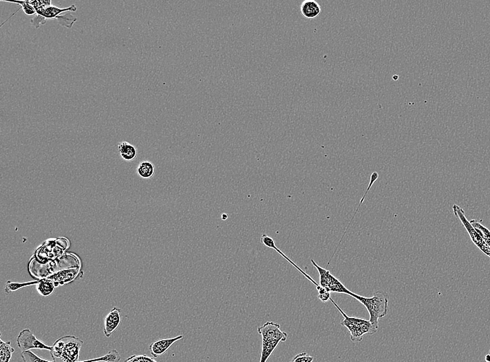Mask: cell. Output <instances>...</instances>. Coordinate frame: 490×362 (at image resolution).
Returning a JSON list of instances; mask_svg holds the SVG:
<instances>
[{
	"instance_id": "1",
	"label": "cell",
	"mask_w": 490,
	"mask_h": 362,
	"mask_svg": "<svg viewBox=\"0 0 490 362\" xmlns=\"http://www.w3.org/2000/svg\"><path fill=\"white\" fill-rule=\"evenodd\" d=\"M78 8L75 4L71 5L67 8H61L59 7L52 6L47 7H41L36 10V16L33 17L31 20V25L36 29H38L46 23V20L48 19L50 20H56L60 25L71 29L74 25L75 22L78 19L73 16L71 13H66L62 15V13L66 12H76Z\"/></svg>"
},
{
	"instance_id": "2",
	"label": "cell",
	"mask_w": 490,
	"mask_h": 362,
	"mask_svg": "<svg viewBox=\"0 0 490 362\" xmlns=\"http://www.w3.org/2000/svg\"><path fill=\"white\" fill-rule=\"evenodd\" d=\"M258 332L262 338L260 362H267L281 342H285L288 339L287 332L281 330L280 324L274 322H266L258 328Z\"/></svg>"
},
{
	"instance_id": "3",
	"label": "cell",
	"mask_w": 490,
	"mask_h": 362,
	"mask_svg": "<svg viewBox=\"0 0 490 362\" xmlns=\"http://www.w3.org/2000/svg\"><path fill=\"white\" fill-rule=\"evenodd\" d=\"M352 297L362 303L369 313L370 322L377 330H378L379 320L387 316L390 295L386 292L377 291L371 297H365L353 293Z\"/></svg>"
},
{
	"instance_id": "4",
	"label": "cell",
	"mask_w": 490,
	"mask_h": 362,
	"mask_svg": "<svg viewBox=\"0 0 490 362\" xmlns=\"http://www.w3.org/2000/svg\"><path fill=\"white\" fill-rule=\"evenodd\" d=\"M330 301L343 316V318L341 320V325L348 329V332H350V339H351L352 342H361L363 337L366 334L373 335L378 332V330L373 326L370 320L362 319V318H358V317L348 316L333 300L332 298L330 299Z\"/></svg>"
},
{
	"instance_id": "5",
	"label": "cell",
	"mask_w": 490,
	"mask_h": 362,
	"mask_svg": "<svg viewBox=\"0 0 490 362\" xmlns=\"http://www.w3.org/2000/svg\"><path fill=\"white\" fill-rule=\"evenodd\" d=\"M311 261L313 266L316 268L318 272L319 276H320L319 285L322 288L325 289L327 292H330V293L346 294V295L352 297L354 292L350 291L349 289L347 288L339 279L335 277L334 275L331 274L330 271L319 266L313 259H311Z\"/></svg>"
},
{
	"instance_id": "6",
	"label": "cell",
	"mask_w": 490,
	"mask_h": 362,
	"mask_svg": "<svg viewBox=\"0 0 490 362\" xmlns=\"http://www.w3.org/2000/svg\"><path fill=\"white\" fill-rule=\"evenodd\" d=\"M453 212H454V215L456 217H458L460 219V221H461V222L463 223L464 226H465L467 232L470 235L472 242L480 249L481 251H482L484 254H486L488 257L490 258V247L488 246L487 243L483 239L480 234L472 226L470 221L467 220L463 209L460 208L459 205L454 204L453 206Z\"/></svg>"
},
{
	"instance_id": "7",
	"label": "cell",
	"mask_w": 490,
	"mask_h": 362,
	"mask_svg": "<svg viewBox=\"0 0 490 362\" xmlns=\"http://www.w3.org/2000/svg\"><path fill=\"white\" fill-rule=\"evenodd\" d=\"M16 342L22 353L32 349L45 350L50 352L52 350V346H48L38 339L29 329L21 331L17 336Z\"/></svg>"
},
{
	"instance_id": "8",
	"label": "cell",
	"mask_w": 490,
	"mask_h": 362,
	"mask_svg": "<svg viewBox=\"0 0 490 362\" xmlns=\"http://www.w3.org/2000/svg\"><path fill=\"white\" fill-rule=\"evenodd\" d=\"M65 347L62 359L64 362H80V351L84 345V341L76 336H64Z\"/></svg>"
},
{
	"instance_id": "9",
	"label": "cell",
	"mask_w": 490,
	"mask_h": 362,
	"mask_svg": "<svg viewBox=\"0 0 490 362\" xmlns=\"http://www.w3.org/2000/svg\"><path fill=\"white\" fill-rule=\"evenodd\" d=\"M21 358L24 362H55L43 360L30 351L22 353ZM120 361H121V355L116 350H112V351H109L107 354L100 357V358L78 362H119Z\"/></svg>"
},
{
	"instance_id": "10",
	"label": "cell",
	"mask_w": 490,
	"mask_h": 362,
	"mask_svg": "<svg viewBox=\"0 0 490 362\" xmlns=\"http://www.w3.org/2000/svg\"><path fill=\"white\" fill-rule=\"evenodd\" d=\"M121 309L114 307L104 318V334L106 337H110L119 327L121 323Z\"/></svg>"
},
{
	"instance_id": "11",
	"label": "cell",
	"mask_w": 490,
	"mask_h": 362,
	"mask_svg": "<svg viewBox=\"0 0 490 362\" xmlns=\"http://www.w3.org/2000/svg\"><path fill=\"white\" fill-rule=\"evenodd\" d=\"M183 338V335H179L176 337L171 338V339H159V340L155 341V342L150 344L149 346L151 355L155 358L162 356L167 353V351L172 347L174 343L181 340Z\"/></svg>"
},
{
	"instance_id": "12",
	"label": "cell",
	"mask_w": 490,
	"mask_h": 362,
	"mask_svg": "<svg viewBox=\"0 0 490 362\" xmlns=\"http://www.w3.org/2000/svg\"><path fill=\"white\" fill-rule=\"evenodd\" d=\"M260 241H261V243H262L263 245H265V246L268 247V248L273 249V250H275V251H276L277 253L280 254L282 257L284 258V259H285L286 260L289 261V262L290 263V264L292 265V266H294V267L298 271L300 272L301 274L304 275L305 277L307 278L308 281L312 282V283H313V284L315 285V287H318L319 286V285H320L318 284V283H317L316 281H314V279H313V278H312L311 276H310V275H308L307 273L305 272L304 271H302V270H301V268L299 267V266H297V265L294 264V261H291V259H289V258L288 257L287 255H285V254H284L283 252H282V251H281L280 249L278 248V247H277L276 243H275V240H274L273 238H272V237L268 236V235L267 234H263L262 236H261V239H260Z\"/></svg>"
},
{
	"instance_id": "13",
	"label": "cell",
	"mask_w": 490,
	"mask_h": 362,
	"mask_svg": "<svg viewBox=\"0 0 490 362\" xmlns=\"http://www.w3.org/2000/svg\"><path fill=\"white\" fill-rule=\"evenodd\" d=\"M78 268H75V269L71 268V269L63 270V271L57 272L55 274L50 275L47 278L54 283L56 287H58L59 285L71 283L78 276Z\"/></svg>"
},
{
	"instance_id": "14",
	"label": "cell",
	"mask_w": 490,
	"mask_h": 362,
	"mask_svg": "<svg viewBox=\"0 0 490 362\" xmlns=\"http://www.w3.org/2000/svg\"><path fill=\"white\" fill-rule=\"evenodd\" d=\"M300 8L301 15L308 19L315 18L321 13L320 4L313 0H306L303 1Z\"/></svg>"
},
{
	"instance_id": "15",
	"label": "cell",
	"mask_w": 490,
	"mask_h": 362,
	"mask_svg": "<svg viewBox=\"0 0 490 362\" xmlns=\"http://www.w3.org/2000/svg\"><path fill=\"white\" fill-rule=\"evenodd\" d=\"M118 151L122 159L127 162H131L137 156V149L135 146L127 142H123L118 144Z\"/></svg>"
},
{
	"instance_id": "16",
	"label": "cell",
	"mask_w": 490,
	"mask_h": 362,
	"mask_svg": "<svg viewBox=\"0 0 490 362\" xmlns=\"http://www.w3.org/2000/svg\"><path fill=\"white\" fill-rule=\"evenodd\" d=\"M137 172L143 179H152L156 173V167L151 162L143 161L137 167Z\"/></svg>"
},
{
	"instance_id": "17",
	"label": "cell",
	"mask_w": 490,
	"mask_h": 362,
	"mask_svg": "<svg viewBox=\"0 0 490 362\" xmlns=\"http://www.w3.org/2000/svg\"><path fill=\"white\" fill-rule=\"evenodd\" d=\"M378 178H379V174H378V172H373L372 175H371V181H370L369 187H368L367 189H366L365 194H364V196H363L362 199H361V202L360 203H359L358 208H357V210H355V215H354L353 217H352V219H351V221H350V223H349L348 226H347L346 229H345V232L344 233H343V236H342L341 240H340L339 243L338 244L336 250H335L334 253H333L332 254V256H331V259H329V262H328V265L330 264L331 259H332V258L334 257V254H336V251H337L338 247H339L340 245H341L342 240H343V238H344L345 233H346L347 230H348L349 226H350V224H351L352 220H353L354 218H355L356 214L357 213V212H358L359 208H360L361 205H362L363 202H364V198H365L366 194H367L368 192H369V191H370V189H371V187H372L373 183H374V182H376L377 180H378Z\"/></svg>"
},
{
	"instance_id": "18",
	"label": "cell",
	"mask_w": 490,
	"mask_h": 362,
	"mask_svg": "<svg viewBox=\"0 0 490 362\" xmlns=\"http://www.w3.org/2000/svg\"><path fill=\"white\" fill-rule=\"evenodd\" d=\"M56 285L48 278H44L39 281L36 285V290L40 295L43 297H48L55 292Z\"/></svg>"
},
{
	"instance_id": "19",
	"label": "cell",
	"mask_w": 490,
	"mask_h": 362,
	"mask_svg": "<svg viewBox=\"0 0 490 362\" xmlns=\"http://www.w3.org/2000/svg\"><path fill=\"white\" fill-rule=\"evenodd\" d=\"M14 351L10 341L4 342L0 339V362H10Z\"/></svg>"
},
{
	"instance_id": "20",
	"label": "cell",
	"mask_w": 490,
	"mask_h": 362,
	"mask_svg": "<svg viewBox=\"0 0 490 362\" xmlns=\"http://www.w3.org/2000/svg\"><path fill=\"white\" fill-rule=\"evenodd\" d=\"M472 226H473L476 231L480 234L483 239L485 240L488 246L490 247V231L486 226L481 224V223L477 219H472L470 222Z\"/></svg>"
},
{
	"instance_id": "21",
	"label": "cell",
	"mask_w": 490,
	"mask_h": 362,
	"mask_svg": "<svg viewBox=\"0 0 490 362\" xmlns=\"http://www.w3.org/2000/svg\"><path fill=\"white\" fill-rule=\"evenodd\" d=\"M64 347H65V341H64L63 337L59 338L54 343L52 346V350L50 352L53 360H56V359L62 358Z\"/></svg>"
},
{
	"instance_id": "22",
	"label": "cell",
	"mask_w": 490,
	"mask_h": 362,
	"mask_svg": "<svg viewBox=\"0 0 490 362\" xmlns=\"http://www.w3.org/2000/svg\"><path fill=\"white\" fill-rule=\"evenodd\" d=\"M38 283H39V281L25 282V283H15V282L8 281L7 282L6 288H5V292H6L7 295H8V294L17 291V290L24 288V287L29 286V285H37Z\"/></svg>"
},
{
	"instance_id": "23",
	"label": "cell",
	"mask_w": 490,
	"mask_h": 362,
	"mask_svg": "<svg viewBox=\"0 0 490 362\" xmlns=\"http://www.w3.org/2000/svg\"><path fill=\"white\" fill-rule=\"evenodd\" d=\"M1 1H3V2L10 3H17V4L20 5L21 8L26 15H36V10L35 9L34 7L31 6L28 3L27 0L26 1H23V0H21V1H4V0H1Z\"/></svg>"
},
{
	"instance_id": "24",
	"label": "cell",
	"mask_w": 490,
	"mask_h": 362,
	"mask_svg": "<svg viewBox=\"0 0 490 362\" xmlns=\"http://www.w3.org/2000/svg\"><path fill=\"white\" fill-rule=\"evenodd\" d=\"M313 360H314L313 357L303 352L295 355L290 362H313Z\"/></svg>"
},
{
	"instance_id": "25",
	"label": "cell",
	"mask_w": 490,
	"mask_h": 362,
	"mask_svg": "<svg viewBox=\"0 0 490 362\" xmlns=\"http://www.w3.org/2000/svg\"><path fill=\"white\" fill-rule=\"evenodd\" d=\"M317 290L318 292V299L322 302H327L328 301L330 300L331 293L330 292H327L325 289L322 288L320 285L318 287H316Z\"/></svg>"
},
{
	"instance_id": "26",
	"label": "cell",
	"mask_w": 490,
	"mask_h": 362,
	"mask_svg": "<svg viewBox=\"0 0 490 362\" xmlns=\"http://www.w3.org/2000/svg\"><path fill=\"white\" fill-rule=\"evenodd\" d=\"M227 218L228 215H226V214H222V215H221V219H222V220H226Z\"/></svg>"
},
{
	"instance_id": "27",
	"label": "cell",
	"mask_w": 490,
	"mask_h": 362,
	"mask_svg": "<svg viewBox=\"0 0 490 362\" xmlns=\"http://www.w3.org/2000/svg\"><path fill=\"white\" fill-rule=\"evenodd\" d=\"M486 361L487 362H490V354L486 355Z\"/></svg>"
}]
</instances>
